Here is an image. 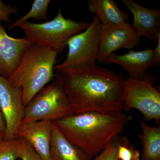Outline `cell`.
<instances>
[{
  "mask_svg": "<svg viewBox=\"0 0 160 160\" xmlns=\"http://www.w3.org/2000/svg\"><path fill=\"white\" fill-rule=\"evenodd\" d=\"M56 72L74 114L124 111L122 75L97 65Z\"/></svg>",
  "mask_w": 160,
  "mask_h": 160,
  "instance_id": "cell-1",
  "label": "cell"
},
{
  "mask_svg": "<svg viewBox=\"0 0 160 160\" xmlns=\"http://www.w3.org/2000/svg\"><path fill=\"white\" fill-rule=\"evenodd\" d=\"M130 120L123 112H87L55 121L60 131L73 145L92 158L122 132Z\"/></svg>",
  "mask_w": 160,
  "mask_h": 160,
  "instance_id": "cell-2",
  "label": "cell"
},
{
  "mask_svg": "<svg viewBox=\"0 0 160 160\" xmlns=\"http://www.w3.org/2000/svg\"><path fill=\"white\" fill-rule=\"evenodd\" d=\"M58 54L49 47L33 43L24 53L14 72L7 79L12 87L21 89L25 108L53 79Z\"/></svg>",
  "mask_w": 160,
  "mask_h": 160,
  "instance_id": "cell-3",
  "label": "cell"
},
{
  "mask_svg": "<svg viewBox=\"0 0 160 160\" xmlns=\"http://www.w3.org/2000/svg\"><path fill=\"white\" fill-rule=\"evenodd\" d=\"M90 23L76 22L64 18L61 8L51 21L42 23L26 21L16 26L22 30L25 37L35 44L47 46L61 53L69 39L86 30Z\"/></svg>",
  "mask_w": 160,
  "mask_h": 160,
  "instance_id": "cell-4",
  "label": "cell"
},
{
  "mask_svg": "<svg viewBox=\"0 0 160 160\" xmlns=\"http://www.w3.org/2000/svg\"><path fill=\"white\" fill-rule=\"evenodd\" d=\"M53 82L45 86L25 107L22 122H55L74 114L60 78L56 75Z\"/></svg>",
  "mask_w": 160,
  "mask_h": 160,
  "instance_id": "cell-5",
  "label": "cell"
},
{
  "mask_svg": "<svg viewBox=\"0 0 160 160\" xmlns=\"http://www.w3.org/2000/svg\"><path fill=\"white\" fill-rule=\"evenodd\" d=\"M101 31V22L94 15L86 30L72 37L68 41V51L66 60L61 64L55 66L54 71L96 66L98 56Z\"/></svg>",
  "mask_w": 160,
  "mask_h": 160,
  "instance_id": "cell-6",
  "label": "cell"
},
{
  "mask_svg": "<svg viewBox=\"0 0 160 160\" xmlns=\"http://www.w3.org/2000/svg\"><path fill=\"white\" fill-rule=\"evenodd\" d=\"M153 77L146 75L143 80L128 77L123 85L124 110H138L147 121L160 120V92L152 86Z\"/></svg>",
  "mask_w": 160,
  "mask_h": 160,
  "instance_id": "cell-7",
  "label": "cell"
},
{
  "mask_svg": "<svg viewBox=\"0 0 160 160\" xmlns=\"http://www.w3.org/2000/svg\"><path fill=\"white\" fill-rule=\"evenodd\" d=\"M25 108L21 89L12 87L7 79L0 75V110L6 124L3 139L19 138V130L24 118Z\"/></svg>",
  "mask_w": 160,
  "mask_h": 160,
  "instance_id": "cell-8",
  "label": "cell"
},
{
  "mask_svg": "<svg viewBox=\"0 0 160 160\" xmlns=\"http://www.w3.org/2000/svg\"><path fill=\"white\" fill-rule=\"evenodd\" d=\"M141 38L126 22L118 25H101L98 62L105 64L108 57L118 49L134 48L139 44Z\"/></svg>",
  "mask_w": 160,
  "mask_h": 160,
  "instance_id": "cell-9",
  "label": "cell"
},
{
  "mask_svg": "<svg viewBox=\"0 0 160 160\" xmlns=\"http://www.w3.org/2000/svg\"><path fill=\"white\" fill-rule=\"evenodd\" d=\"M33 43L26 37L18 38L9 36L0 24V75L9 78Z\"/></svg>",
  "mask_w": 160,
  "mask_h": 160,
  "instance_id": "cell-10",
  "label": "cell"
},
{
  "mask_svg": "<svg viewBox=\"0 0 160 160\" xmlns=\"http://www.w3.org/2000/svg\"><path fill=\"white\" fill-rule=\"evenodd\" d=\"M53 122L47 120L22 122L19 138L33 148L41 160H52L50 146Z\"/></svg>",
  "mask_w": 160,
  "mask_h": 160,
  "instance_id": "cell-11",
  "label": "cell"
},
{
  "mask_svg": "<svg viewBox=\"0 0 160 160\" xmlns=\"http://www.w3.org/2000/svg\"><path fill=\"white\" fill-rule=\"evenodd\" d=\"M133 15L132 28L139 36L157 42L160 32V11L145 8L132 0H121Z\"/></svg>",
  "mask_w": 160,
  "mask_h": 160,
  "instance_id": "cell-12",
  "label": "cell"
},
{
  "mask_svg": "<svg viewBox=\"0 0 160 160\" xmlns=\"http://www.w3.org/2000/svg\"><path fill=\"white\" fill-rule=\"evenodd\" d=\"M117 64L127 72L129 77L138 80L146 78L147 69L154 66L152 49L149 48L140 51L129 50L122 55L111 53L105 64Z\"/></svg>",
  "mask_w": 160,
  "mask_h": 160,
  "instance_id": "cell-13",
  "label": "cell"
},
{
  "mask_svg": "<svg viewBox=\"0 0 160 160\" xmlns=\"http://www.w3.org/2000/svg\"><path fill=\"white\" fill-rule=\"evenodd\" d=\"M52 160H91L86 154L71 142L61 132L53 122L50 146Z\"/></svg>",
  "mask_w": 160,
  "mask_h": 160,
  "instance_id": "cell-14",
  "label": "cell"
},
{
  "mask_svg": "<svg viewBox=\"0 0 160 160\" xmlns=\"http://www.w3.org/2000/svg\"><path fill=\"white\" fill-rule=\"evenodd\" d=\"M88 7L97 16L102 25H118L126 22L129 16L113 0H89Z\"/></svg>",
  "mask_w": 160,
  "mask_h": 160,
  "instance_id": "cell-15",
  "label": "cell"
},
{
  "mask_svg": "<svg viewBox=\"0 0 160 160\" xmlns=\"http://www.w3.org/2000/svg\"><path fill=\"white\" fill-rule=\"evenodd\" d=\"M142 132L139 136L142 144V160H160V126H151L140 121Z\"/></svg>",
  "mask_w": 160,
  "mask_h": 160,
  "instance_id": "cell-16",
  "label": "cell"
},
{
  "mask_svg": "<svg viewBox=\"0 0 160 160\" xmlns=\"http://www.w3.org/2000/svg\"><path fill=\"white\" fill-rule=\"evenodd\" d=\"M50 2V0H35L29 12L12 23L9 28L12 29L16 27L19 24L25 22L30 18H33L34 20L48 19L47 11Z\"/></svg>",
  "mask_w": 160,
  "mask_h": 160,
  "instance_id": "cell-17",
  "label": "cell"
},
{
  "mask_svg": "<svg viewBox=\"0 0 160 160\" xmlns=\"http://www.w3.org/2000/svg\"><path fill=\"white\" fill-rule=\"evenodd\" d=\"M21 138L0 140V160L20 159Z\"/></svg>",
  "mask_w": 160,
  "mask_h": 160,
  "instance_id": "cell-18",
  "label": "cell"
},
{
  "mask_svg": "<svg viewBox=\"0 0 160 160\" xmlns=\"http://www.w3.org/2000/svg\"><path fill=\"white\" fill-rule=\"evenodd\" d=\"M118 157L119 160H140L141 154L127 137L118 138Z\"/></svg>",
  "mask_w": 160,
  "mask_h": 160,
  "instance_id": "cell-19",
  "label": "cell"
},
{
  "mask_svg": "<svg viewBox=\"0 0 160 160\" xmlns=\"http://www.w3.org/2000/svg\"><path fill=\"white\" fill-rule=\"evenodd\" d=\"M118 138H115L93 160H119L118 157Z\"/></svg>",
  "mask_w": 160,
  "mask_h": 160,
  "instance_id": "cell-20",
  "label": "cell"
},
{
  "mask_svg": "<svg viewBox=\"0 0 160 160\" xmlns=\"http://www.w3.org/2000/svg\"><path fill=\"white\" fill-rule=\"evenodd\" d=\"M20 148V159L21 160H41L33 148L22 139Z\"/></svg>",
  "mask_w": 160,
  "mask_h": 160,
  "instance_id": "cell-21",
  "label": "cell"
},
{
  "mask_svg": "<svg viewBox=\"0 0 160 160\" xmlns=\"http://www.w3.org/2000/svg\"><path fill=\"white\" fill-rule=\"evenodd\" d=\"M17 13V7L6 5L0 0V22H9L10 21V16Z\"/></svg>",
  "mask_w": 160,
  "mask_h": 160,
  "instance_id": "cell-22",
  "label": "cell"
},
{
  "mask_svg": "<svg viewBox=\"0 0 160 160\" xmlns=\"http://www.w3.org/2000/svg\"><path fill=\"white\" fill-rule=\"evenodd\" d=\"M157 44L154 49H152L154 66H158L160 62V32L157 35Z\"/></svg>",
  "mask_w": 160,
  "mask_h": 160,
  "instance_id": "cell-23",
  "label": "cell"
},
{
  "mask_svg": "<svg viewBox=\"0 0 160 160\" xmlns=\"http://www.w3.org/2000/svg\"><path fill=\"white\" fill-rule=\"evenodd\" d=\"M5 132H6V124L4 118L0 110V133H1L4 137Z\"/></svg>",
  "mask_w": 160,
  "mask_h": 160,
  "instance_id": "cell-24",
  "label": "cell"
},
{
  "mask_svg": "<svg viewBox=\"0 0 160 160\" xmlns=\"http://www.w3.org/2000/svg\"><path fill=\"white\" fill-rule=\"evenodd\" d=\"M3 138H4V137L0 133V140L2 139Z\"/></svg>",
  "mask_w": 160,
  "mask_h": 160,
  "instance_id": "cell-25",
  "label": "cell"
}]
</instances>
